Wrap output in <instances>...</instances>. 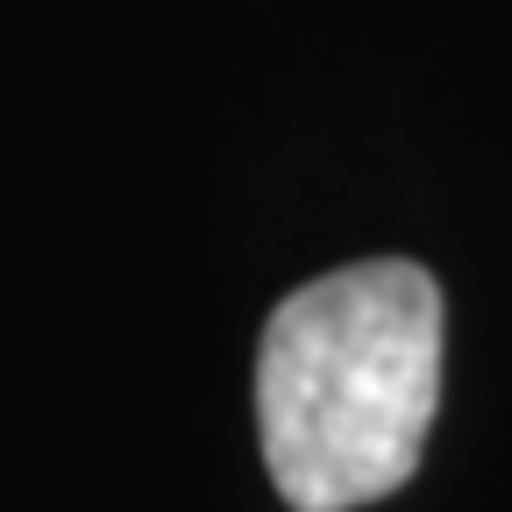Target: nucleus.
<instances>
[{
  "instance_id": "1",
  "label": "nucleus",
  "mask_w": 512,
  "mask_h": 512,
  "mask_svg": "<svg viewBox=\"0 0 512 512\" xmlns=\"http://www.w3.org/2000/svg\"><path fill=\"white\" fill-rule=\"evenodd\" d=\"M441 413V285L406 256L328 271L278 299L256 349V434L292 512L392 498Z\"/></svg>"
}]
</instances>
